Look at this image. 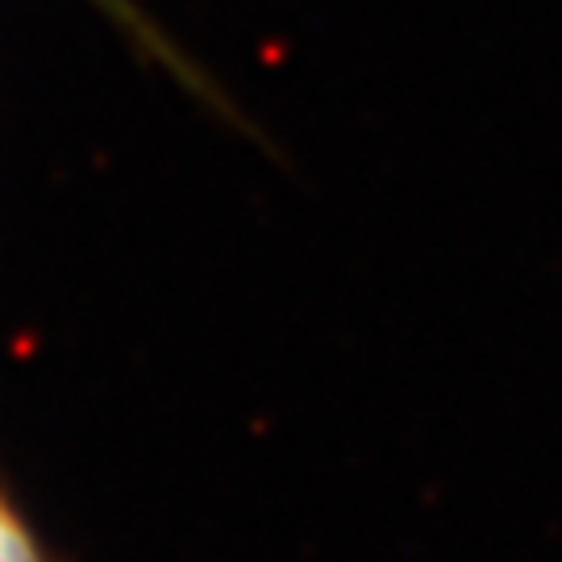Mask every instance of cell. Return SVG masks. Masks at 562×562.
Here are the masks:
<instances>
[{"instance_id":"obj_1","label":"cell","mask_w":562,"mask_h":562,"mask_svg":"<svg viewBox=\"0 0 562 562\" xmlns=\"http://www.w3.org/2000/svg\"><path fill=\"white\" fill-rule=\"evenodd\" d=\"M0 562H46L25 521L4 504V496H0Z\"/></svg>"}]
</instances>
